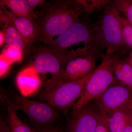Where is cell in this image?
Segmentation results:
<instances>
[{
	"mask_svg": "<svg viewBox=\"0 0 132 132\" xmlns=\"http://www.w3.org/2000/svg\"><path fill=\"white\" fill-rule=\"evenodd\" d=\"M85 13L78 0H52L47 1L37 12L36 22L40 31L39 42L48 45L55 36L61 35Z\"/></svg>",
	"mask_w": 132,
	"mask_h": 132,
	"instance_id": "1",
	"label": "cell"
},
{
	"mask_svg": "<svg viewBox=\"0 0 132 132\" xmlns=\"http://www.w3.org/2000/svg\"><path fill=\"white\" fill-rule=\"evenodd\" d=\"M103 9L99 20L94 23L95 55L101 57L109 48L122 55L128 48L123 38L120 12L113 1H110Z\"/></svg>",
	"mask_w": 132,
	"mask_h": 132,
	"instance_id": "2",
	"label": "cell"
},
{
	"mask_svg": "<svg viewBox=\"0 0 132 132\" xmlns=\"http://www.w3.org/2000/svg\"><path fill=\"white\" fill-rule=\"evenodd\" d=\"M94 23L88 17L79 19L67 30L47 45L65 60H70L75 55V50L68 48L82 42L90 54L95 57L93 50Z\"/></svg>",
	"mask_w": 132,
	"mask_h": 132,
	"instance_id": "3",
	"label": "cell"
},
{
	"mask_svg": "<svg viewBox=\"0 0 132 132\" xmlns=\"http://www.w3.org/2000/svg\"><path fill=\"white\" fill-rule=\"evenodd\" d=\"M118 54L109 48L102 54L101 63L88 80L80 97L72 107V113L77 112L90 102L95 100L110 86L116 83L112 65Z\"/></svg>",
	"mask_w": 132,
	"mask_h": 132,
	"instance_id": "4",
	"label": "cell"
},
{
	"mask_svg": "<svg viewBox=\"0 0 132 132\" xmlns=\"http://www.w3.org/2000/svg\"><path fill=\"white\" fill-rule=\"evenodd\" d=\"M5 95L16 111H22L28 116L33 128L40 130L51 126L59 120L60 114L58 109L43 102L31 100L16 94L11 87Z\"/></svg>",
	"mask_w": 132,
	"mask_h": 132,
	"instance_id": "5",
	"label": "cell"
},
{
	"mask_svg": "<svg viewBox=\"0 0 132 132\" xmlns=\"http://www.w3.org/2000/svg\"><path fill=\"white\" fill-rule=\"evenodd\" d=\"M94 72L81 79L62 83L51 90H43L40 94V99L58 110H67L78 100Z\"/></svg>",
	"mask_w": 132,
	"mask_h": 132,
	"instance_id": "6",
	"label": "cell"
},
{
	"mask_svg": "<svg viewBox=\"0 0 132 132\" xmlns=\"http://www.w3.org/2000/svg\"><path fill=\"white\" fill-rule=\"evenodd\" d=\"M96 57L90 54L78 56L69 62L56 81L45 87L43 90H51L59 85L81 79L94 72L97 67Z\"/></svg>",
	"mask_w": 132,
	"mask_h": 132,
	"instance_id": "7",
	"label": "cell"
},
{
	"mask_svg": "<svg viewBox=\"0 0 132 132\" xmlns=\"http://www.w3.org/2000/svg\"><path fill=\"white\" fill-rule=\"evenodd\" d=\"M32 65L38 73L44 76L47 74L51 75L50 79L45 82V86L58 79L65 65L62 57L47 45L38 48Z\"/></svg>",
	"mask_w": 132,
	"mask_h": 132,
	"instance_id": "8",
	"label": "cell"
},
{
	"mask_svg": "<svg viewBox=\"0 0 132 132\" xmlns=\"http://www.w3.org/2000/svg\"><path fill=\"white\" fill-rule=\"evenodd\" d=\"M101 111L108 114L132 102V90L125 85L115 83L95 100Z\"/></svg>",
	"mask_w": 132,
	"mask_h": 132,
	"instance_id": "9",
	"label": "cell"
},
{
	"mask_svg": "<svg viewBox=\"0 0 132 132\" xmlns=\"http://www.w3.org/2000/svg\"><path fill=\"white\" fill-rule=\"evenodd\" d=\"M101 113L95 100L72 113L68 121L69 132H95Z\"/></svg>",
	"mask_w": 132,
	"mask_h": 132,
	"instance_id": "10",
	"label": "cell"
},
{
	"mask_svg": "<svg viewBox=\"0 0 132 132\" xmlns=\"http://www.w3.org/2000/svg\"><path fill=\"white\" fill-rule=\"evenodd\" d=\"M7 16L13 23L16 30L23 39L29 50L35 43L39 42L40 31L39 25L35 21L16 16L6 8L1 6Z\"/></svg>",
	"mask_w": 132,
	"mask_h": 132,
	"instance_id": "11",
	"label": "cell"
},
{
	"mask_svg": "<svg viewBox=\"0 0 132 132\" xmlns=\"http://www.w3.org/2000/svg\"><path fill=\"white\" fill-rule=\"evenodd\" d=\"M16 82L17 87L24 97L35 93L42 83L39 74L32 64L19 72L16 77Z\"/></svg>",
	"mask_w": 132,
	"mask_h": 132,
	"instance_id": "12",
	"label": "cell"
},
{
	"mask_svg": "<svg viewBox=\"0 0 132 132\" xmlns=\"http://www.w3.org/2000/svg\"><path fill=\"white\" fill-rule=\"evenodd\" d=\"M0 25L1 31L5 35L6 45L19 48L23 53L30 51L13 22L1 7Z\"/></svg>",
	"mask_w": 132,
	"mask_h": 132,
	"instance_id": "13",
	"label": "cell"
},
{
	"mask_svg": "<svg viewBox=\"0 0 132 132\" xmlns=\"http://www.w3.org/2000/svg\"><path fill=\"white\" fill-rule=\"evenodd\" d=\"M107 115L110 131L120 132L132 122V102Z\"/></svg>",
	"mask_w": 132,
	"mask_h": 132,
	"instance_id": "14",
	"label": "cell"
},
{
	"mask_svg": "<svg viewBox=\"0 0 132 132\" xmlns=\"http://www.w3.org/2000/svg\"><path fill=\"white\" fill-rule=\"evenodd\" d=\"M1 98L7 105V117L6 119L9 132H35V130L23 122L19 118L16 111L13 108L9 99L3 93Z\"/></svg>",
	"mask_w": 132,
	"mask_h": 132,
	"instance_id": "15",
	"label": "cell"
},
{
	"mask_svg": "<svg viewBox=\"0 0 132 132\" xmlns=\"http://www.w3.org/2000/svg\"><path fill=\"white\" fill-rule=\"evenodd\" d=\"M0 5L9 9L16 16L34 21L37 20V12L29 6L27 0H1Z\"/></svg>",
	"mask_w": 132,
	"mask_h": 132,
	"instance_id": "16",
	"label": "cell"
},
{
	"mask_svg": "<svg viewBox=\"0 0 132 132\" xmlns=\"http://www.w3.org/2000/svg\"><path fill=\"white\" fill-rule=\"evenodd\" d=\"M1 54L12 64L21 61L23 57V53L21 50L16 47L6 45Z\"/></svg>",
	"mask_w": 132,
	"mask_h": 132,
	"instance_id": "17",
	"label": "cell"
},
{
	"mask_svg": "<svg viewBox=\"0 0 132 132\" xmlns=\"http://www.w3.org/2000/svg\"><path fill=\"white\" fill-rule=\"evenodd\" d=\"M113 1L120 13L132 25V0H114Z\"/></svg>",
	"mask_w": 132,
	"mask_h": 132,
	"instance_id": "18",
	"label": "cell"
},
{
	"mask_svg": "<svg viewBox=\"0 0 132 132\" xmlns=\"http://www.w3.org/2000/svg\"><path fill=\"white\" fill-rule=\"evenodd\" d=\"M83 6L85 13L90 14L95 10L104 8L110 2L109 0H78Z\"/></svg>",
	"mask_w": 132,
	"mask_h": 132,
	"instance_id": "19",
	"label": "cell"
},
{
	"mask_svg": "<svg viewBox=\"0 0 132 132\" xmlns=\"http://www.w3.org/2000/svg\"><path fill=\"white\" fill-rule=\"evenodd\" d=\"M124 41L128 48L132 49V25L125 17L121 16Z\"/></svg>",
	"mask_w": 132,
	"mask_h": 132,
	"instance_id": "20",
	"label": "cell"
},
{
	"mask_svg": "<svg viewBox=\"0 0 132 132\" xmlns=\"http://www.w3.org/2000/svg\"><path fill=\"white\" fill-rule=\"evenodd\" d=\"M121 68L126 80V86L132 90V67L126 60H121Z\"/></svg>",
	"mask_w": 132,
	"mask_h": 132,
	"instance_id": "21",
	"label": "cell"
},
{
	"mask_svg": "<svg viewBox=\"0 0 132 132\" xmlns=\"http://www.w3.org/2000/svg\"><path fill=\"white\" fill-rule=\"evenodd\" d=\"M95 132H111L109 129L106 114L101 112Z\"/></svg>",
	"mask_w": 132,
	"mask_h": 132,
	"instance_id": "22",
	"label": "cell"
},
{
	"mask_svg": "<svg viewBox=\"0 0 132 132\" xmlns=\"http://www.w3.org/2000/svg\"><path fill=\"white\" fill-rule=\"evenodd\" d=\"M12 63L5 59L2 55H0V77L4 76L8 72Z\"/></svg>",
	"mask_w": 132,
	"mask_h": 132,
	"instance_id": "23",
	"label": "cell"
},
{
	"mask_svg": "<svg viewBox=\"0 0 132 132\" xmlns=\"http://www.w3.org/2000/svg\"><path fill=\"white\" fill-rule=\"evenodd\" d=\"M28 5L32 9H35L38 7H42L47 1L45 0H27Z\"/></svg>",
	"mask_w": 132,
	"mask_h": 132,
	"instance_id": "24",
	"label": "cell"
},
{
	"mask_svg": "<svg viewBox=\"0 0 132 132\" xmlns=\"http://www.w3.org/2000/svg\"><path fill=\"white\" fill-rule=\"evenodd\" d=\"M35 132H64L60 128L54 125L39 130H36Z\"/></svg>",
	"mask_w": 132,
	"mask_h": 132,
	"instance_id": "25",
	"label": "cell"
},
{
	"mask_svg": "<svg viewBox=\"0 0 132 132\" xmlns=\"http://www.w3.org/2000/svg\"><path fill=\"white\" fill-rule=\"evenodd\" d=\"M0 132H9L8 127L6 120L1 119L0 123Z\"/></svg>",
	"mask_w": 132,
	"mask_h": 132,
	"instance_id": "26",
	"label": "cell"
},
{
	"mask_svg": "<svg viewBox=\"0 0 132 132\" xmlns=\"http://www.w3.org/2000/svg\"><path fill=\"white\" fill-rule=\"evenodd\" d=\"M120 132H132V122L125 127Z\"/></svg>",
	"mask_w": 132,
	"mask_h": 132,
	"instance_id": "27",
	"label": "cell"
},
{
	"mask_svg": "<svg viewBox=\"0 0 132 132\" xmlns=\"http://www.w3.org/2000/svg\"><path fill=\"white\" fill-rule=\"evenodd\" d=\"M5 43V35L3 31H0V46L1 47Z\"/></svg>",
	"mask_w": 132,
	"mask_h": 132,
	"instance_id": "28",
	"label": "cell"
},
{
	"mask_svg": "<svg viewBox=\"0 0 132 132\" xmlns=\"http://www.w3.org/2000/svg\"><path fill=\"white\" fill-rule=\"evenodd\" d=\"M132 67V52H131L126 59H125Z\"/></svg>",
	"mask_w": 132,
	"mask_h": 132,
	"instance_id": "29",
	"label": "cell"
}]
</instances>
